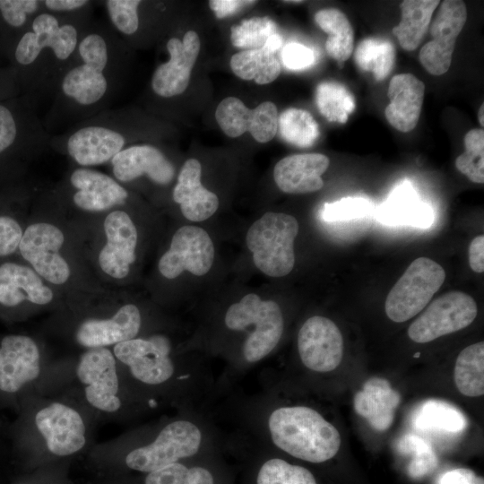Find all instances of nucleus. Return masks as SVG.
Masks as SVG:
<instances>
[{"label": "nucleus", "mask_w": 484, "mask_h": 484, "mask_svg": "<svg viewBox=\"0 0 484 484\" xmlns=\"http://www.w3.org/2000/svg\"><path fill=\"white\" fill-rule=\"evenodd\" d=\"M372 203L364 197H346L324 205L322 216L324 220H349L362 218L373 211Z\"/></svg>", "instance_id": "obj_42"}, {"label": "nucleus", "mask_w": 484, "mask_h": 484, "mask_svg": "<svg viewBox=\"0 0 484 484\" xmlns=\"http://www.w3.org/2000/svg\"><path fill=\"white\" fill-rule=\"evenodd\" d=\"M112 352L117 363L125 366L130 376L144 385H162L175 373L170 341L162 334L117 343Z\"/></svg>", "instance_id": "obj_10"}, {"label": "nucleus", "mask_w": 484, "mask_h": 484, "mask_svg": "<svg viewBox=\"0 0 484 484\" xmlns=\"http://www.w3.org/2000/svg\"><path fill=\"white\" fill-rule=\"evenodd\" d=\"M278 110L274 103L265 101L248 108L236 97L225 98L218 105L215 118L220 129L235 138L249 132L258 143H268L278 132Z\"/></svg>", "instance_id": "obj_16"}, {"label": "nucleus", "mask_w": 484, "mask_h": 484, "mask_svg": "<svg viewBox=\"0 0 484 484\" xmlns=\"http://www.w3.org/2000/svg\"><path fill=\"white\" fill-rule=\"evenodd\" d=\"M469 264L475 272H484V236L474 238L468 249Z\"/></svg>", "instance_id": "obj_48"}, {"label": "nucleus", "mask_w": 484, "mask_h": 484, "mask_svg": "<svg viewBox=\"0 0 484 484\" xmlns=\"http://www.w3.org/2000/svg\"><path fill=\"white\" fill-rule=\"evenodd\" d=\"M477 314L473 298L462 291H449L430 303L410 325L408 335L418 343L432 341L467 327Z\"/></svg>", "instance_id": "obj_11"}, {"label": "nucleus", "mask_w": 484, "mask_h": 484, "mask_svg": "<svg viewBox=\"0 0 484 484\" xmlns=\"http://www.w3.org/2000/svg\"><path fill=\"white\" fill-rule=\"evenodd\" d=\"M141 325L139 308L135 305L126 304L108 318L84 320L76 329L74 338L79 345L87 350L108 348L136 338Z\"/></svg>", "instance_id": "obj_20"}, {"label": "nucleus", "mask_w": 484, "mask_h": 484, "mask_svg": "<svg viewBox=\"0 0 484 484\" xmlns=\"http://www.w3.org/2000/svg\"><path fill=\"white\" fill-rule=\"evenodd\" d=\"M22 229L11 217L0 216V256L13 253L22 238Z\"/></svg>", "instance_id": "obj_45"}, {"label": "nucleus", "mask_w": 484, "mask_h": 484, "mask_svg": "<svg viewBox=\"0 0 484 484\" xmlns=\"http://www.w3.org/2000/svg\"><path fill=\"white\" fill-rule=\"evenodd\" d=\"M118 363L111 350H86L79 358L74 376L84 406L95 415L111 417L123 407Z\"/></svg>", "instance_id": "obj_8"}, {"label": "nucleus", "mask_w": 484, "mask_h": 484, "mask_svg": "<svg viewBox=\"0 0 484 484\" xmlns=\"http://www.w3.org/2000/svg\"><path fill=\"white\" fill-rule=\"evenodd\" d=\"M200 428L189 420L164 426L146 445L117 448L108 445L89 451V465L100 478L146 474L194 456L201 447Z\"/></svg>", "instance_id": "obj_3"}, {"label": "nucleus", "mask_w": 484, "mask_h": 484, "mask_svg": "<svg viewBox=\"0 0 484 484\" xmlns=\"http://www.w3.org/2000/svg\"><path fill=\"white\" fill-rule=\"evenodd\" d=\"M378 220L389 225L428 228L434 221L431 206L423 203L408 182L399 185L377 209Z\"/></svg>", "instance_id": "obj_28"}, {"label": "nucleus", "mask_w": 484, "mask_h": 484, "mask_svg": "<svg viewBox=\"0 0 484 484\" xmlns=\"http://www.w3.org/2000/svg\"><path fill=\"white\" fill-rule=\"evenodd\" d=\"M399 448L402 453L413 455L408 469L411 477H421L432 471L437 464V459L431 445L418 436H404L399 442Z\"/></svg>", "instance_id": "obj_41"}, {"label": "nucleus", "mask_w": 484, "mask_h": 484, "mask_svg": "<svg viewBox=\"0 0 484 484\" xmlns=\"http://www.w3.org/2000/svg\"><path fill=\"white\" fill-rule=\"evenodd\" d=\"M454 378L461 393L478 397L484 393V342L480 341L463 349L458 355Z\"/></svg>", "instance_id": "obj_32"}, {"label": "nucleus", "mask_w": 484, "mask_h": 484, "mask_svg": "<svg viewBox=\"0 0 484 484\" xmlns=\"http://www.w3.org/2000/svg\"><path fill=\"white\" fill-rule=\"evenodd\" d=\"M278 131L287 143L298 147H309L317 140L319 126L312 115L304 109L290 108L278 117Z\"/></svg>", "instance_id": "obj_36"}, {"label": "nucleus", "mask_w": 484, "mask_h": 484, "mask_svg": "<svg viewBox=\"0 0 484 484\" xmlns=\"http://www.w3.org/2000/svg\"><path fill=\"white\" fill-rule=\"evenodd\" d=\"M400 402V393L386 379L372 377L355 394L353 405L355 411L365 418L374 429L385 431L392 425Z\"/></svg>", "instance_id": "obj_26"}, {"label": "nucleus", "mask_w": 484, "mask_h": 484, "mask_svg": "<svg viewBox=\"0 0 484 484\" xmlns=\"http://www.w3.org/2000/svg\"><path fill=\"white\" fill-rule=\"evenodd\" d=\"M254 484H317L307 468L281 458L264 461L256 469Z\"/></svg>", "instance_id": "obj_37"}, {"label": "nucleus", "mask_w": 484, "mask_h": 484, "mask_svg": "<svg viewBox=\"0 0 484 484\" xmlns=\"http://www.w3.org/2000/svg\"><path fill=\"white\" fill-rule=\"evenodd\" d=\"M36 341L26 335H7L0 345V390L14 393L43 375Z\"/></svg>", "instance_id": "obj_17"}, {"label": "nucleus", "mask_w": 484, "mask_h": 484, "mask_svg": "<svg viewBox=\"0 0 484 484\" xmlns=\"http://www.w3.org/2000/svg\"><path fill=\"white\" fill-rule=\"evenodd\" d=\"M316 24L328 34L327 54L338 62H344L352 54L354 32L348 17L340 10L326 8L315 14Z\"/></svg>", "instance_id": "obj_30"}, {"label": "nucleus", "mask_w": 484, "mask_h": 484, "mask_svg": "<svg viewBox=\"0 0 484 484\" xmlns=\"http://www.w3.org/2000/svg\"><path fill=\"white\" fill-rule=\"evenodd\" d=\"M109 162L115 178L121 183L146 176L152 182L164 186L169 184L175 176L172 162L158 147L148 143L128 146Z\"/></svg>", "instance_id": "obj_21"}, {"label": "nucleus", "mask_w": 484, "mask_h": 484, "mask_svg": "<svg viewBox=\"0 0 484 484\" xmlns=\"http://www.w3.org/2000/svg\"><path fill=\"white\" fill-rule=\"evenodd\" d=\"M465 151L455 160L456 169L471 181L484 182V131L470 130L464 136Z\"/></svg>", "instance_id": "obj_40"}, {"label": "nucleus", "mask_w": 484, "mask_h": 484, "mask_svg": "<svg viewBox=\"0 0 484 484\" xmlns=\"http://www.w3.org/2000/svg\"><path fill=\"white\" fill-rule=\"evenodd\" d=\"M124 54L123 42L110 24L93 18L42 119L49 134L111 108L121 83Z\"/></svg>", "instance_id": "obj_1"}, {"label": "nucleus", "mask_w": 484, "mask_h": 484, "mask_svg": "<svg viewBox=\"0 0 484 484\" xmlns=\"http://www.w3.org/2000/svg\"><path fill=\"white\" fill-rule=\"evenodd\" d=\"M20 119L21 117L10 107L0 104V155L18 143L21 136L44 127L37 110L30 114L22 124Z\"/></svg>", "instance_id": "obj_39"}, {"label": "nucleus", "mask_w": 484, "mask_h": 484, "mask_svg": "<svg viewBox=\"0 0 484 484\" xmlns=\"http://www.w3.org/2000/svg\"><path fill=\"white\" fill-rule=\"evenodd\" d=\"M315 104L320 113L330 122L346 123L355 108L350 91L336 82H322L316 86Z\"/></svg>", "instance_id": "obj_35"}, {"label": "nucleus", "mask_w": 484, "mask_h": 484, "mask_svg": "<svg viewBox=\"0 0 484 484\" xmlns=\"http://www.w3.org/2000/svg\"><path fill=\"white\" fill-rule=\"evenodd\" d=\"M231 43L245 50L264 48L267 40L279 33L277 24L270 17H253L243 20L230 29Z\"/></svg>", "instance_id": "obj_38"}, {"label": "nucleus", "mask_w": 484, "mask_h": 484, "mask_svg": "<svg viewBox=\"0 0 484 484\" xmlns=\"http://www.w3.org/2000/svg\"><path fill=\"white\" fill-rule=\"evenodd\" d=\"M93 19V6L73 13L41 11L17 39L13 57L23 72L27 95L52 99L73 63L80 39Z\"/></svg>", "instance_id": "obj_2"}, {"label": "nucleus", "mask_w": 484, "mask_h": 484, "mask_svg": "<svg viewBox=\"0 0 484 484\" xmlns=\"http://www.w3.org/2000/svg\"><path fill=\"white\" fill-rule=\"evenodd\" d=\"M419 356V352L414 355L415 358H418Z\"/></svg>", "instance_id": "obj_53"}, {"label": "nucleus", "mask_w": 484, "mask_h": 484, "mask_svg": "<svg viewBox=\"0 0 484 484\" xmlns=\"http://www.w3.org/2000/svg\"><path fill=\"white\" fill-rule=\"evenodd\" d=\"M72 461H64L31 470L30 475L15 484H73L69 478Z\"/></svg>", "instance_id": "obj_43"}, {"label": "nucleus", "mask_w": 484, "mask_h": 484, "mask_svg": "<svg viewBox=\"0 0 484 484\" xmlns=\"http://www.w3.org/2000/svg\"><path fill=\"white\" fill-rule=\"evenodd\" d=\"M268 428L278 448L312 463L332 459L341 446L337 428L315 410L306 406L274 410L269 416Z\"/></svg>", "instance_id": "obj_5"}, {"label": "nucleus", "mask_w": 484, "mask_h": 484, "mask_svg": "<svg viewBox=\"0 0 484 484\" xmlns=\"http://www.w3.org/2000/svg\"><path fill=\"white\" fill-rule=\"evenodd\" d=\"M282 44V38L280 33L272 35L264 46L266 50L275 53Z\"/></svg>", "instance_id": "obj_50"}, {"label": "nucleus", "mask_w": 484, "mask_h": 484, "mask_svg": "<svg viewBox=\"0 0 484 484\" xmlns=\"http://www.w3.org/2000/svg\"><path fill=\"white\" fill-rule=\"evenodd\" d=\"M201 164L196 159L182 166L173 190V200L180 204L182 214L189 220L203 221L212 216L219 207L218 196L201 183Z\"/></svg>", "instance_id": "obj_25"}, {"label": "nucleus", "mask_w": 484, "mask_h": 484, "mask_svg": "<svg viewBox=\"0 0 484 484\" xmlns=\"http://www.w3.org/2000/svg\"><path fill=\"white\" fill-rule=\"evenodd\" d=\"M64 241V234L56 226L39 222L26 229L19 249L39 276L51 283L63 284L70 277V267L59 254Z\"/></svg>", "instance_id": "obj_14"}, {"label": "nucleus", "mask_w": 484, "mask_h": 484, "mask_svg": "<svg viewBox=\"0 0 484 484\" xmlns=\"http://www.w3.org/2000/svg\"><path fill=\"white\" fill-rule=\"evenodd\" d=\"M69 183L75 189L73 203L83 211L104 212L125 204L128 198L127 190L116 179L89 168L75 169Z\"/></svg>", "instance_id": "obj_22"}, {"label": "nucleus", "mask_w": 484, "mask_h": 484, "mask_svg": "<svg viewBox=\"0 0 484 484\" xmlns=\"http://www.w3.org/2000/svg\"><path fill=\"white\" fill-rule=\"evenodd\" d=\"M90 0H43V11L51 13H73L93 6Z\"/></svg>", "instance_id": "obj_46"}, {"label": "nucleus", "mask_w": 484, "mask_h": 484, "mask_svg": "<svg viewBox=\"0 0 484 484\" xmlns=\"http://www.w3.org/2000/svg\"><path fill=\"white\" fill-rule=\"evenodd\" d=\"M166 48L169 59L155 69L151 81L154 94L164 99L180 95L186 90L199 55L200 39L195 31L188 30L182 40L170 38Z\"/></svg>", "instance_id": "obj_18"}, {"label": "nucleus", "mask_w": 484, "mask_h": 484, "mask_svg": "<svg viewBox=\"0 0 484 484\" xmlns=\"http://www.w3.org/2000/svg\"><path fill=\"white\" fill-rule=\"evenodd\" d=\"M354 59L361 70L371 72L376 81H382L393 68L395 48L387 39L367 38L358 45Z\"/></svg>", "instance_id": "obj_34"}, {"label": "nucleus", "mask_w": 484, "mask_h": 484, "mask_svg": "<svg viewBox=\"0 0 484 484\" xmlns=\"http://www.w3.org/2000/svg\"><path fill=\"white\" fill-rule=\"evenodd\" d=\"M255 1L211 0L209 5L219 19L233 14Z\"/></svg>", "instance_id": "obj_47"}, {"label": "nucleus", "mask_w": 484, "mask_h": 484, "mask_svg": "<svg viewBox=\"0 0 484 484\" xmlns=\"http://www.w3.org/2000/svg\"><path fill=\"white\" fill-rule=\"evenodd\" d=\"M295 217L268 212L249 228L246 241L255 266L271 277L289 274L295 264L294 240L298 233Z\"/></svg>", "instance_id": "obj_6"}, {"label": "nucleus", "mask_w": 484, "mask_h": 484, "mask_svg": "<svg viewBox=\"0 0 484 484\" xmlns=\"http://www.w3.org/2000/svg\"><path fill=\"white\" fill-rule=\"evenodd\" d=\"M281 59L288 69L302 70L311 66L315 61V56L311 48L297 42H291L283 48Z\"/></svg>", "instance_id": "obj_44"}, {"label": "nucleus", "mask_w": 484, "mask_h": 484, "mask_svg": "<svg viewBox=\"0 0 484 484\" xmlns=\"http://www.w3.org/2000/svg\"><path fill=\"white\" fill-rule=\"evenodd\" d=\"M445 279L444 268L428 257L415 259L388 293L387 316L405 322L419 314L440 289Z\"/></svg>", "instance_id": "obj_9"}, {"label": "nucleus", "mask_w": 484, "mask_h": 484, "mask_svg": "<svg viewBox=\"0 0 484 484\" xmlns=\"http://www.w3.org/2000/svg\"><path fill=\"white\" fill-rule=\"evenodd\" d=\"M53 292L44 285L30 268L14 263L0 266V303L14 307L24 300L36 305H47L53 299Z\"/></svg>", "instance_id": "obj_27"}, {"label": "nucleus", "mask_w": 484, "mask_h": 484, "mask_svg": "<svg viewBox=\"0 0 484 484\" xmlns=\"http://www.w3.org/2000/svg\"><path fill=\"white\" fill-rule=\"evenodd\" d=\"M438 0H404L401 3V22L393 29L400 46L406 51L415 50L428 31Z\"/></svg>", "instance_id": "obj_29"}, {"label": "nucleus", "mask_w": 484, "mask_h": 484, "mask_svg": "<svg viewBox=\"0 0 484 484\" xmlns=\"http://www.w3.org/2000/svg\"><path fill=\"white\" fill-rule=\"evenodd\" d=\"M224 321L226 326L233 331L255 325L243 344L244 358L250 363L263 359L273 350L284 328L280 306L273 300H263L255 293H249L232 304Z\"/></svg>", "instance_id": "obj_7"}, {"label": "nucleus", "mask_w": 484, "mask_h": 484, "mask_svg": "<svg viewBox=\"0 0 484 484\" xmlns=\"http://www.w3.org/2000/svg\"><path fill=\"white\" fill-rule=\"evenodd\" d=\"M413 424L419 429L457 433L465 429L467 419L454 405L440 400H428L416 411Z\"/></svg>", "instance_id": "obj_33"}, {"label": "nucleus", "mask_w": 484, "mask_h": 484, "mask_svg": "<svg viewBox=\"0 0 484 484\" xmlns=\"http://www.w3.org/2000/svg\"><path fill=\"white\" fill-rule=\"evenodd\" d=\"M478 476L470 469L459 468L445 472L439 484H475Z\"/></svg>", "instance_id": "obj_49"}, {"label": "nucleus", "mask_w": 484, "mask_h": 484, "mask_svg": "<svg viewBox=\"0 0 484 484\" xmlns=\"http://www.w3.org/2000/svg\"><path fill=\"white\" fill-rule=\"evenodd\" d=\"M329 164L328 157L321 153L290 155L276 163L273 178L277 186L284 193H313L324 186L321 176Z\"/></svg>", "instance_id": "obj_23"}, {"label": "nucleus", "mask_w": 484, "mask_h": 484, "mask_svg": "<svg viewBox=\"0 0 484 484\" xmlns=\"http://www.w3.org/2000/svg\"><path fill=\"white\" fill-rule=\"evenodd\" d=\"M232 72L243 80H253L257 84H267L280 75L281 65L275 53L262 48L243 50L230 59Z\"/></svg>", "instance_id": "obj_31"}, {"label": "nucleus", "mask_w": 484, "mask_h": 484, "mask_svg": "<svg viewBox=\"0 0 484 484\" xmlns=\"http://www.w3.org/2000/svg\"><path fill=\"white\" fill-rule=\"evenodd\" d=\"M475 484H484L483 478L478 477Z\"/></svg>", "instance_id": "obj_52"}, {"label": "nucleus", "mask_w": 484, "mask_h": 484, "mask_svg": "<svg viewBox=\"0 0 484 484\" xmlns=\"http://www.w3.org/2000/svg\"><path fill=\"white\" fill-rule=\"evenodd\" d=\"M213 259L214 246L209 234L196 226H183L175 232L158 267L167 279H175L184 271L202 276L210 271Z\"/></svg>", "instance_id": "obj_13"}, {"label": "nucleus", "mask_w": 484, "mask_h": 484, "mask_svg": "<svg viewBox=\"0 0 484 484\" xmlns=\"http://www.w3.org/2000/svg\"><path fill=\"white\" fill-rule=\"evenodd\" d=\"M424 92V82L412 73L393 76L387 91L390 103L385 110L389 124L403 133L413 130L420 117Z\"/></svg>", "instance_id": "obj_24"}, {"label": "nucleus", "mask_w": 484, "mask_h": 484, "mask_svg": "<svg viewBox=\"0 0 484 484\" xmlns=\"http://www.w3.org/2000/svg\"><path fill=\"white\" fill-rule=\"evenodd\" d=\"M107 243L99 255L101 270L115 279H123L135 260L137 229L124 211L108 213L104 220Z\"/></svg>", "instance_id": "obj_19"}, {"label": "nucleus", "mask_w": 484, "mask_h": 484, "mask_svg": "<svg viewBox=\"0 0 484 484\" xmlns=\"http://www.w3.org/2000/svg\"><path fill=\"white\" fill-rule=\"evenodd\" d=\"M298 350L302 363L310 370L333 371L343 356L341 333L331 319L312 316L299 329Z\"/></svg>", "instance_id": "obj_15"}, {"label": "nucleus", "mask_w": 484, "mask_h": 484, "mask_svg": "<svg viewBox=\"0 0 484 484\" xmlns=\"http://www.w3.org/2000/svg\"><path fill=\"white\" fill-rule=\"evenodd\" d=\"M467 20V9L463 1L445 0L430 23L432 40L420 49L419 58L422 66L433 75L448 71L456 39Z\"/></svg>", "instance_id": "obj_12"}, {"label": "nucleus", "mask_w": 484, "mask_h": 484, "mask_svg": "<svg viewBox=\"0 0 484 484\" xmlns=\"http://www.w3.org/2000/svg\"><path fill=\"white\" fill-rule=\"evenodd\" d=\"M484 105L482 104L478 111V119L480 125L483 127L484 125Z\"/></svg>", "instance_id": "obj_51"}, {"label": "nucleus", "mask_w": 484, "mask_h": 484, "mask_svg": "<svg viewBox=\"0 0 484 484\" xmlns=\"http://www.w3.org/2000/svg\"><path fill=\"white\" fill-rule=\"evenodd\" d=\"M82 408L68 400L39 398L32 417L38 445L30 458V471L50 463L72 461L91 450V419Z\"/></svg>", "instance_id": "obj_4"}]
</instances>
